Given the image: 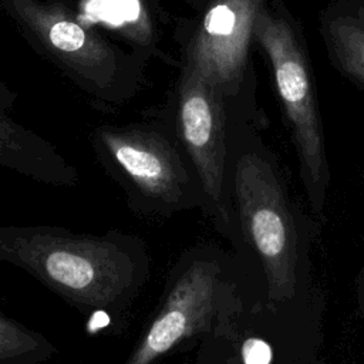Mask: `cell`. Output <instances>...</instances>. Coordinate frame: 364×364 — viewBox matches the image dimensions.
Here are the masks:
<instances>
[{
  "label": "cell",
  "mask_w": 364,
  "mask_h": 364,
  "mask_svg": "<svg viewBox=\"0 0 364 364\" xmlns=\"http://www.w3.org/2000/svg\"><path fill=\"white\" fill-rule=\"evenodd\" d=\"M0 260L33 276L82 316H104L119 327L151 269L145 242L134 233H77L47 225L0 226Z\"/></svg>",
  "instance_id": "6da1fadb"
},
{
  "label": "cell",
  "mask_w": 364,
  "mask_h": 364,
  "mask_svg": "<svg viewBox=\"0 0 364 364\" xmlns=\"http://www.w3.org/2000/svg\"><path fill=\"white\" fill-rule=\"evenodd\" d=\"M229 189L240 272L267 309L296 313L307 301L310 230L280 169L267 152L230 141Z\"/></svg>",
  "instance_id": "7a4b0ae2"
},
{
  "label": "cell",
  "mask_w": 364,
  "mask_h": 364,
  "mask_svg": "<svg viewBox=\"0 0 364 364\" xmlns=\"http://www.w3.org/2000/svg\"><path fill=\"white\" fill-rule=\"evenodd\" d=\"M240 287L242 273L235 256L212 243L183 250L171 266L155 310L122 364H161L198 346Z\"/></svg>",
  "instance_id": "3957f363"
},
{
  "label": "cell",
  "mask_w": 364,
  "mask_h": 364,
  "mask_svg": "<svg viewBox=\"0 0 364 364\" xmlns=\"http://www.w3.org/2000/svg\"><path fill=\"white\" fill-rule=\"evenodd\" d=\"M91 141L101 166L138 218L166 220L183 210H202L199 183L169 131L141 124L104 125Z\"/></svg>",
  "instance_id": "277c9868"
},
{
  "label": "cell",
  "mask_w": 364,
  "mask_h": 364,
  "mask_svg": "<svg viewBox=\"0 0 364 364\" xmlns=\"http://www.w3.org/2000/svg\"><path fill=\"white\" fill-rule=\"evenodd\" d=\"M1 9L40 51L80 87L107 101L131 92L134 67L127 54L48 0H0Z\"/></svg>",
  "instance_id": "5b68a950"
},
{
  "label": "cell",
  "mask_w": 364,
  "mask_h": 364,
  "mask_svg": "<svg viewBox=\"0 0 364 364\" xmlns=\"http://www.w3.org/2000/svg\"><path fill=\"white\" fill-rule=\"evenodd\" d=\"M202 193V212L236 250L239 239L229 189L230 136L223 94L186 64L179 82L175 134Z\"/></svg>",
  "instance_id": "8992f818"
},
{
  "label": "cell",
  "mask_w": 364,
  "mask_h": 364,
  "mask_svg": "<svg viewBox=\"0 0 364 364\" xmlns=\"http://www.w3.org/2000/svg\"><path fill=\"white\" fill-rule=\"evenodd\" d=\"M253 36L262 44L272 63L277 91L299 156L300 178L310 209L320 216L324 210L330 185V171L303 51L289 24L272 16L263 7L256 16Z\"/></svg>",
  "instance_id": "52a82bcc"
},
{
  "label": "cell",
  "mask_w": 364,
  "mask_h": 364,
  "mask_svg": "<svg viewBox=\"0 0 364 364\" xmlns=\"http://www.w3.org/2000/svg\"><path fill=\"white\" fill-rule=\"evenodd\" d=\"M262 0H213L188 48L192 65L223 95L237 91Z\"/></svg>",
  "instance_id": "ba28073f"
},
{
  "label": "cell",
  "mask_w": 364,
  "mask_h": 364,
  "mask_svg": "<svg viewBox=\"0 0 364 364\" xmlns=\"http://www.w3.org/2000/svg\"><path fill=\"white\" fill-rule=\"evenodd\" d=\"M330 33L343 65L364 81V10L333 21Z\"/></svg>",
  "instance_id": "9c48e42d"
},
{
  "label": "cell",
  "mask_w": 364,
  "mask_h": 364,
  "mask_svg": "<svg viewBox=\"0 0 364 364\" xmlns=\"http://www.w3.org/2000/svg\"><path fill=\"white\" fill-rule=\"evenodd\" d=\"M357 304H358V310L364 318V264L357 277Z\"/></svg>",
  "instance_id": "30bf717a"
},
{
  "label": "cell",
  "mask_w": 364,
  "mask_h": 364,
  "mask_svg": "<svg viewBox=\"0 0 364 364\" xmlns=\"http://www.w3.org/2000/svg\"><path fill=\"white\" fill-rule=\"evenodd\" d=\"M191 364H198V363H196V361H193V363H191Z\"/></svg>",
  "instance_id": "8fae6325"
}]
</instances>
